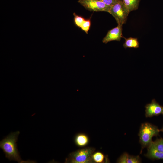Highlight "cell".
Segmentation results:
<instances>
[{
	"mask_svg": "<svg viewBox=\"0 0 163 163\" xmlns=\"http://www.w3.org/2000/svg\"><path fill=\"white\" fill-rule=\"evenodd\" d=\"M20 133L19 131L11 133L0 141V148L2 149L5 157L10 161L18 163L33 162L32 161H23L21 158L16 143Z\"/></svg>",
	"mask_w": 163,
	"mask_h": 163,
	"instance_id": "1",
	"label": "cell"
},
{
	"mask_svg": "<svg viewBox=\"0 0 163 163\" xmlns=\"http://www.w3.org/2000/svg\"><path fill=\"white\" fill-rule=\"evenodd\" d=\"M160 132V130L157 126L149 123L145 122L141 124L138 134L139 142L141 145L140 153L144 148H147L151 145L153 137L159 136Z\"/></svg>",
	"mask_w": 163,
	"mask_h": 163,
	"instance_id": "2",
	"label": "cell"
},
{
	"mask_svg": "<svg viewBox=\"0 0 163 163\" xmlns=\"http://www.w3.org/2000/svg\"><path fill=\"white\" fill-rule=\"evenodd\" d=\"M93 147H85L70 153L66 158L67 163H93L92 155L95 151Z\"/></svg>",
	"mask_w": 163,
	"mask_h": 163,
	"instance_id": "3",
	"label": "cell"
},
{
	"mask_svg": "<svg viewBox=\"0 0 163 163\" xmlns=\"http://www.w3.org/2000/svg\"><path fill=\"white\" fill-rule=\"evenodd\" d=\"M129 12L121 0H119L111 6L109 13L115 18L118 24L123 25L126 23Z\"/></svg>",
	"mask_w": 163,
	"mask_h": 163,
	"instance_id": "4",
	"label": "cell"
},
{
	"mask_svg": "<svg viewBox=\"0 0 163 163\" xmlns=\"http://www.w3.org/2000/svg\"><path fill=\"white\" fill-rule=\"evenodd\" d=\"M78 3L86 9L91 11L109 13L111 6L98 0H78Z\"/></svg>",
	"mask_w": 163,
	"mask_h": 163,
	"instance_id": "5",
	"label": "cell"
},
{
	"mask_svg": "<svg viewBox=\"0 0 163 163\" xmlns=\"http://www.w3.org/2000/svg\"><path fill=\"white\" fill-rule=\"evenodd\" d=\"M145 108V116L146 117L160 115H163V106L160 105L155 99H153L151 103L147 104Z\"/></svg>",
	"mask_w": 163,
	"mask_h": 163,
	"instance_id": "6",
	"label": "cell"
},
{
	"mask_svg": "<svg viewBox=\"0 0 163 163\" xmlns=\"http://www.w3.org/2000/svg\"><path fill=\"white\" fill-rule=\"evenodd\" d=\"M122 25L118 24L115 28L109 30L102 40V42L105 44L113 41H120L123 37Z\"/></svg>",
	"mask_w": 163,
	"mask_h": 163,
	"instance_id": "7",
	"label": "cell"
},
{
	"mask_svg": "<svg viewBox=\"0 0 163 163\" xmlns=\"http://www.w3.org/2000/svg\"><path fill=\"white\" fill-rule=\"evenodd\" d=\"M141 159L139 155H131L126 152L123 153L117 160L118 163H139Z\"/></svg>",
	"mask_w": 163,
	"mask_h": 163,
	"instance_id": "8",
	"label": "cell"
},
{
	"mask_svg": "<svg viewBox=\"0 0 163 163\" xmlns=\"http://www.w3.org/2000/svg\"><path fill=\"white\" fill-rule=\"evenodd\" d=\"M74 142L78 147L83 148L89 144L90 139L87 134L83 133H80L77 134L75 136Z\"/></svg>",
	"mask_w": 163,
	"mask_h": 163,
	"instance_id": "9",
	"label": "cell"
},
{
	"mask_svg": "<svg viewBox=\"0 0 163 163\" xmlns=\"http://www.w3.org/2000/svg\"><path fill=\"white\" fill-rule=\"evenodd\" d=\"M147 152L144 156L152 160H163V153L159 151L151 145L147 148Z\"/></svg>",
	"mask_w": 163,
	"mask_h": 163,
	"instance_id": "10",
	"label": "cell"
},
{
	"mask_svg": "<svg viewBox=\"0 0 163 163\" xmlns=\"http://www.w3.org/2000/svg\"><path fill=\"white\" fill-rule=\"evenodd\" d=\"M93 163H103L108 162V159L101 152H94L92 155Z\"/></svg>",
	"mask_w": 163,
	"mask_h": 163,
	"instance_id": "11",
	"label": "cell"
},
{
	"mask_svg": "<svg viewBox=\"0 0 163 163\" xmlns=\"http://www.w3.org/2000/svg\"><path fill=\"white\" fill-rule=\"evenodd\" d=\"M129 12L138 9L140 0H121Z\"/></svg>",
	"mask_w": 163,
	"mask_h": 163,
	"instance_id": "12",
	"label": "cell"
},
{
	"mask_svg": "<svg viewBox=\"0 0 163 163\" xmlns=\"http://www.w3.org/2000/svg\"><path fill=\"white\" fill-rule=\"evenodd\" d=\"M125 42L123 45L125 48H137L139 47V43L137 38L130 37L126 38H124Z\"/></svg>",
	"mask_w": 163,
	"mask_h": 163,
	"instance_id": "13",
	"label": "cell"
},
{
	"mask_svg": "<svg viewBox=\"0 0 163 163\" xmlns=\"http://www.w3.org/2000/svg\"><path fill=\"white\" fill-rule=\"evenodd\" d=\"M151 144L158 151L163 153V139L162 138H157L155 141H152Z\"/></svg>",
	"mask_w": 163,
	"mask_h": 163,
	"instance_id": "14",
	"label": "cell"
},
{
	"mask_svg": "<svg viewBox=\"0 0 163 163\" xmlns=\"http://www.w3.org/2000/svg\"><path fill=\"white\" fill-rule=\"evenodd\" d=\"M74 22L75 25L80 28L84 21L85 19L82 17L77 15L75 13H73Z\"/></svg>",
	"mask_w": 163,
	"mask_h": 163,
	"instance_id": "15",
	"label": "cell"
},
{
	"mask_svg": "<svg viewBox=\"0 0 163 163\" xmlns=\"http://www.w3.org/2000/svg\"><path fill=\"white\" fill-rule=\"evenodd\" d=\"M91 22L90 19L85 20L80 28L86 34L88 33L91 26Z\"/></svg>",
	"mask_w": 163,
	"mask_h": 163,
	"instance_id": "16",
	"label": "cell"
},
{
	"mask_svg": "<svg viewBox=\"0 0 163 163\" xmlns=\"http://www.w3.org/2000/svg\"><path fill=\"white\" fill-rule=\"evenodd\" d=\"M102 2L106 5L112 6L117 2L119 0H98Z\"/></svg>",
	"mask_w": 163,
	"mask_h": 163,
	"instance_id": "17",
	"label": "cell"
},
{
	"mask_svg": "<svg viewBox=\"0 0 163 163\" xmlns=\"http://www.w3.org/2000/svg\"><path fill=\"white\" fill-rule=\"evenodd\" d=\"M160 131H161L163 132V126L162 128L160 130Z\"/></svg>",
	"mask_w": 163,
	"mask_h": 163,
	"instance_id": "18",
	"label": "cell"
}]
</instances>
